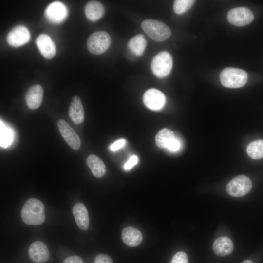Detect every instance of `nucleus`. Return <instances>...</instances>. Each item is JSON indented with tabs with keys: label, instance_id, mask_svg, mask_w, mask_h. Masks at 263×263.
Wrapping results in <instances>:
<instances>
[{
	"label": "nucleus",
	"instance_id": "393cba45",
	"mask_svg": "<svg viewBox=\"0 0 263 263\" xmlns=\"http://www.w3.org/2000/svg\"><path fill=\"white\" fill-rule=\"evenodd\" d=\"M12 133L7 128L0 124V143L1 146L7 147L12 140Z\"/></svg>",
	"mask_w": 263,
	"mask_h": 263
},
{
	"label": "nucleus",
	"instance_id": "9d476101",
	"mask_svg": "<svg viewBox=\"0 0 263 263\" xmlns=\"http://www.w3.org/2000/svg\"><path fill=\"white\" fill-rule=\"evenodd\" d=\"M57 126L67 144L74 150H78L81 146V141L75 131L63 119L58 121Z\"/></svg>",
	"mask_w": 263,
	"mask_h": 263
},
{
	"label": "nucleus",
	"instance_id": "c85d7f7f",
	"mask_svg": "<svg viewBox=\"0 0 263 263\" xmlns=\"http://www.w3.org/2000/svg\"><path fill=\"white\" fill-rule=\"evenodd\" d=\"M180 145L179 140L175 138L171 141L167 149L171 152H176L180 149Z\"/></svg>",
	"mask_w": 263,
	"mask_h": 263
},
{
	"label": "nucleus",
	"instance_id": "bb28decb",
	"mask_svg": "<svg viewBox=\"0 0 263 263\" xmlns=\"http://www.w3.org/2000/svg\"><path fill=\"white\" fill-rule=\"evenodd\" d=\"M94 263H113V262L108 255L99 254L96 256Z\"/></svg>",
	"mask_w": 263,
	"mask_h": 263
},
{
	"label": "nucleus",
	"instance_id": "aec40b11",
	"mask_svg": "<svg viewBox=\"0 0 263 263\" xmlns=\"http://www.w3.org/2000/svg\"><path fill=\"white\" fill-rule=\"evenodd\" d=\"M86 163L93 175L95 177H103L106 173V167L103 161L97 156L92 154L86 159Z\"/></svg>",
	"mask_w": 263,
	"mask_h": 263
},
{
	"label": "nucleus",
	"instance_id": "7ed1b4c3",
	"mask_svg": "<svg viewBox=\"0 0 263 263\" xmlns=\"http://www.w3.org/2000/svg\"><path fill=\"white\" fill-rule=\"evenodd\" d=\"M220 79L222 84L225 87L231 88H240L246 84L247 74L242 69L228 67L221 72Z\"/></svg>",
	"mask_w": 263,
	"mask_h": 263
},
{
	"label": "nucleus",
	"instance_id": "1a4fd4ad",
	"mask_svg": "<svg viewBox=\"0 0 263 263\" xmlns=\"http://www.w3.org/2000/svg\"><path fill=\"white\" fill-rule=\"evenodd\" d=\"M143 101L145 106L153 111L162 109L166 103V97L160 91L151 88L147 90L144 94Z\"/></svg>",
	"mask_w": 263,
	"mask_h": 263
},
{
	"label": "nucleus",
	"instance_id": "b1692460",
	"mask_svg": "<svg viewBox=\"0 0 263 263\" xmlns=\"http://www.w3.org/2000/svg\"><path fill=\"white\" fill-rule=\"evenodd\" d=\"M195 2L193 0H176L173 3V10L177 14H182L189 10Z\"/></svg>",
	"mask_w": 263,
	"mask_h": 263
},
{
	"label": "nucleus",
	"instance_id": "4468645a",
	"mask_svg": "<svg viewBox=\"0 0 263 263\" xmlns=\"http://www.w3.org/2000/svg\"><path fill=\"white\" fill-rule=\"evenodd\" d=\"M43 96V90L40 85L36 84L29 88L25 96L28 108L32 110L38 108L41 104Z\"/></svg>",
	"mask_w": 263,
	"mask_h": 263
},
{
	"label": "nucleus",
	"instance_id": "ddd939ff",
	"mask_svg": "<svg viewBox=\"0 0 263 263\" xmlns=\"http://www.w3.org/2000/svg\"><path fill=\"white\" fill-rule=\"evenodd\" d=\"M36 45L43 56L52 58L56 54L55 45L51 38L46 34H40L36 40Z\"/></svg>",
	"mask_w": 263,
	"mask_h": 263
},
{
	"label": "nucleus",
	"instance_id": "a878e982",
	"mask_svg": "<svg viewBox=\"0 0 263 263\" xmlns=\"http://www.w3.org/2000/svg\"><path fill=\"white\" fill-rule=\"evenodd\" d=\"M170 263H188V256L184 252H178L174 255Z\"/></svg>",
	"mask_w": 263,
	"mask_h": 263
},
{
	"label": "nucleus",
	"instance_id": "7c9ffc66",
	"mask_svg": "<svg viewBox=\"0 0 263 263\" xmlns=\"http://www.w3.org/2000/svg\"><path fill=\"white\" fill-rule=\"evenodd\" d=\"M62 263H84V262L80 257L75 255L67 257Z\"/></svg>",
	"mask_w": 263,
	"mask_h": 263
},
{
	"label": "nucleus",
	"instance_id": "f03ea898",
	"mask_svg": "<svg viewBox=\"0 0 263 263\" xmlns=\"http://www.w3.org/2000/svg\"><path fill=\"white\" fill-rule=\"evenodd\" d=\"M141 27L144 32L155 41H163L171 35L170 28L160 21L146 19L142 22Z\"/></svg>",
	"mask_w": 263,
	"mask_h": 263
},
{
	"label": "nucleus",
	"instance_id": "5701e85b",
	"mask_svg": "<svg viewBox=\"0 0 263 263\" xmlns=\"http://www.w3.org/2000/svg\"><path fill=\"white\" fill-rule=\"evenodd\" d=\"M246 152L252 159L263 158V140H257L250 143L246 148Z\"/></svg>",
	"mask_w": 263,
	"mask_h": 263
},
{
	"label": "nucleus",
	"instance_id": "dca6fc26",
	"mask_svg": "<svg viewBox=\"0 0 263 263\" xmlns=\"http://www.w3.org/2000/svg\"><path fill=\"white\" fill-rule=\"evenodd\" d=\"M69 115L71 120L75 124L82 123L84 119V110L80 98L74 96L71 100L69 108Z\"/></svg>",
	"mask_w": 263,
	"mask_h": 263
},
{
	"label": "nucleus",
	"instance_id": "6ab92c4d",
	"mask_svg": "<svg viewBox=\"0 0 263 263\" xmlns=\"http://www.w3.org/2000/svg\"><path fill=\"white\" fill-rule=\"evenodd\" d=\"M233 244L228 237L223 236L217 238L213 244L214 252L220 256H224L232 253L233 250Z\"/></svg>",
	"mask_w": 263,
	"mask_h": 263
},
{
	"label": "nucleus",
	"instance_id": "412c9836",
	"mask_svg": "<svg viewBox=\"0 0 263 263\" xmlns=\"http://www.w3.org/2000/svg\"><path fill=\"white\" fill-rule=\"evenodd\" d=\"M147 46V41L143 35L137 34L130 39L128 47L132 53L136 56H142Z\"/></svg>",
	"mask_w": 263,
	"mask_h": 263
},
{
	"label": "nucleus",
	"instance_id": "39448f33",
	"mask_svg": "<svg viewBox=\"0 0 263 263\" xmlns=\"http://www.w3.org/2000/svg\"><path fill=\"white\" fill-rule=\"evenodd\" d=\"M111 38L109 34L103 31H96L89 37L87 46L88 50L94 55L105 52L110 46Z\"/></svg>",
	"mask_w": 263,
	"mask_h": 263
},
{
	"label": "nucleus",
	"instance_id": "0eeeda50",
	"mask_svg": "<svg viewBox=\"0 0 263 263\" xmlns=\"http://www.w3.org/2000/svg\"><path fill=\"white\" fill-rule=\"evenodd\" d=\"M254 17L251 10L244 7L232 9L227 15L229 22L237 26H243L250 23L254 19Z\"/></svg>",
	"mask_w": 263,
	"mask_h": 263
},
{
	"label": "nucleus",
	"instance_id": "423d86ee",
	"mask_svg": "<svg viewBox=\"0 0 263 263\" xmlns=\"http://www.w3.org/2000/svg\"><path fill=\"white\" fill-rule=\"evenodd\" d=\"M252 187V184L249 178L240 175L231 179L227 184L226 188L230 196L240 197L247 194Z\"/></svg>",
	"mask_w": 263,
	"mask_h": 263
},
{
	"label": "nucleus",
	"instance_id": "4be33fe9",
	"mask_svg": "<svg viewBox=\"0 0 263 263\" xmlns=\"http://www.w3.org/2000/svg\"><path fill=\"white\" fill-rule=\"evenodd\" d=\"M176 138L174 132L167 128L161 129L155 137V143L160 149H167L171 141Z\"/></svg>",
	"mask_w": 263,
	"mask_h": 263
},
{
	"label": "nucleus",
	"instance_id": "c756f323",
	"mask_svg": "<svg viewBox=\"0 0 263 263\" xmlns=\"http://www.w3.org/2000/svg\"><path fill=\"white\" fill-rule=\"evenodd\" d=\"M126 141L124 139H120L113 142L111 145L110 148L111 150L114 151L122 148L125 144Z\"/></svg>",
	"mask_w": 263,
	"mask_h": 263
},
{
	"label": "nucleus",
	"instance_id": "20e7f679",
	"mask_svg": "<svg viewBox=\"0 0 263 263\" xmlns=\"http://www.w3.org/2000/svg\"><path fill=\"white\" fill-rule=\"evenodd\" d=\"M172 63L171 55L166 51L161 52L152 59L151 63L152 72L159 78L166 77L170 73Z\"/></svg>",
	"mask_w": 263,
	"mask_h": 263
},
{
	"label": "nucleus",
	"instance_id": "2f4dec72",
	"mask_svg": "<svg viewBox=\"0 0 263 263\" xmlns=\"http://www.w3.org/2000/svg\"><path fill=\"white\" fill-rule=\"evenodd\" d=\"M242 263H253V262L251 260H246L244 261Z\"/></svg>",
	"mask_w": 263,
	"mask_h": 263
},
{
	"label": "nucleus",
	"instance_id": "cd10ccee",
	"mask_svg": "<svg viewBox=\"0 0 263 263\" xmlns=\"http://www.w3.org/2000/svg\"><path fill=\"white\" fill-rule=\"evenodd\" d=\"M138 157L136 155H133L130 158L128 161L124 164V169L126 170L131 169L138 162Z\"/></svg>",
	"mask_w": 263,
	"mask_h": 263
},
{
	"label": "nucleus",
	"instance_id": "9b49d317",
	"mask_svg": "<svg viewBox=\"0 0 263 263\" xmlns=\"http://www.w3.org/2000/svg\"><path fill=\"white\" fill-rule=\"evenodd\" d=\"M30 39L28 29L23 25H18L12 29L7 36V41L12 46L19 47L27 43Z\"/></svg>",
	"mask_w": 263,
	"mask_h": 263
},
{
	"label": "nucleus",
	"instance_id": "6e6552de",
	"mask_svg": "<svg viewBox=\"0 0 263 263\" xmlns=\"http://www.w3.org/2000/svg\"><path fill=\"white\" fill-rule=\"evenodd\" d=\"M68 11L66 6L59 1L51 3L46 7L45 15L48 20L53 23L62 22L66 19Z\"/></svg>",
	"mask_w": 263,
	"mask_h": 263
},
{
	"label": "nucleus",
	"instance_id": "f257e3e1",
	"mask_svg": "<svg viewBox=\"0 0 263 263\" xmlns=\"http://www.w3.org/2000/svg\"><path fill=\"white\" fill-rule=\"evenodd\" d=\"M45 207L40 200L31 198L24 204L21 210L22 221L27 225H38L42 224L45 220Z\"/></svg>",
	"mask_w": 263,
	"mask_h": 263
},
{
	"label": "nucleus",
	"instance_id": "a211bd4d",
	"mask_svg": "<svg viewBox=\"0 0 263 263\" xmlns=\"http://www.w3.org/2000/svg\"><path fill=\"white\" fill-rule=\"evenodd\" d=\"M105 9L102 4L97 1L88 2L85 7V13L87 18L91 21H96L104 15Z\"/></svg>",
	"mask_w": 263,
	"mask_h": 263
},
{
	"label": "nucleus",
	"instance_id": "f8f14e48",
	"mask_svg": "<svg viewBox=\"0 0 263 263\" xmlns=\"http://www.w3.org/2000/svg\"><path fill=\"white\" fill-rule=\"evenodd\" d=\"M29 256L34 263H43L47 262L50 257L47 246L42 242L36 241L29 246Z\"/></svg>",
	"mask_w": 263,
	"mask_h": 263
},
{
	"label": "nucleus",
	"instance_id": "f3484780",
	"mask_svg": "<svg viewBox=\"0 0 263 263\" xmlns=\"http://www.w3.org/2000/svg\"><path fill=\"white\" fill-rule=\"evenodd\" d=\"M123 242L130 247H135L141 243L143 236L140 231L133 227H127L122 232Z\"/></svg>",
	"mask_w": 263,
	"mask_h": 263
},
{
	"label": "nucleus",
	"instance_id": "2eb2a0df",
	"mask_svg": "<svg viewBox=\"0 0 263 263\" xmlns=\"http://www.w3.org/2000/svg\"><path fill=\"white\" fill-rule=\"evenodd\" d=\"M73 214L78 227L82 230H87L89 228V218L84 205L80 202L75 204Z\"/></svg>",
	"mask_w": 263,
	"mask_h": 263
}]
</instances>
